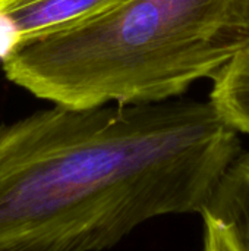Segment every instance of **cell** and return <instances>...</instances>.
I'll list each match as a JSON object with an SVG mask.
<instances>
[{
    "instance_id": "277c9868",
    "label": "cell",
    "mask_w": 249,
    "mask_h": 251,
    "mask_svg": "<svg viewBox=\"0 0 249 251\" xmlns=\"http://www.w3.org/2000/svg\"><path fill=\"white\" fill-rule=\"evenodd\" d=\"M201 216L219 228L230 251H249V150L229 166Z\"/></svg>"
},
{
    "instance_id": "6da1fadb",
    "label": "cell",
    "mask_w": 249,
    "mask_h": 251,
    "mask_svg": "<svg viewBox=\"0 0 249 251\" xmlns=\"http://www.w3.org/2000/svg\"><path fill=\"white\" fill-rule=\"evenodd\" d=\"M210 101L51 106L0 125V251H103L203 213L241 154Z\"/></svg>"
},
{
    "instance_id": "3957f363",
    "label": "cell",
    "mask_w": 249,
    "mask_h": 251,
    "mask_svg": "<svg viewBox=\"0 0 249 251\" xmlns=\"http://www.w3.org/2000/svg\"><path fill=\"white\" fill-rule=\"evenodd\" d=\"M126 0H0V63L21 47L73 28Z\"/></svg>"
},
{
    "instance_id": "5b68a950",
    "label": "cell",
    "mask_w": 249,
    "mask_h": 251,
    "mask_svg": "<svg viewBox=\"0 0 249 251\" xmlns=\"http://www.w3.org/2000/svg\"><path fill=\"white\" fill-rule=\"evenodd\" d=\"M210 103L236 132L249 135V49L229 60L213 78Z\"/></svg>"
},
{
    "instance_id": "7a4b0ae2",
    "label": "cell",
    "mask_w": 249,
    "mask_h": 251,
    "mask_svg": "<svg viewBox=\"0 0 249 251\" xmlns=\"http://www.w3.org/2000/svg\"><path fill=\"white\" fill-rule=\"evenodd\" d=\"M249 49V0H126L29 43L0 69L54 106L90 109L179 99Z\"/></svg>"
},
{
    "instance_id": "8992f818",
    "label": "cell",
    "mask_w": 249,
    "mask_h": 251,
    "mask_svg": "<svg viewBox=\"0 0 249 251\" xmlns=\"http://www.w3.org/2000/svg\"><path fill=\"white\" fill-rule=\"evenodd\" d=\"M204 250L203 251H230L226 244L223 235L220 234L219 228L208 219L204 218Z\"/></svg>"
}]
</instances>
